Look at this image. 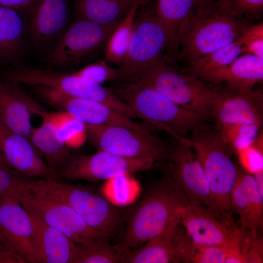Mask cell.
Listing matches in <instances>:
<instances>
[{
    "label": "cell",
    "mask_w": 263,
    "mask_h": 263,
    "mask_svg": "<svg viewBox=\"0 0 263 263\" xmlns=\"http://www.w3.org/2000/svg\"><path fill=\"white\" fill-rule=\"evenodd\" d=\"M189 203L171 176L156 181L148 188L129 217L123 237L114 248L124 254L140 246L179 220Z\"/></svg>",
    "instance_id": "cell-1"
},
{
    "label": "cell",
    "mask_w": 263,
    "mask_h": 263,
    "mask_svg": "<svg viewBox=\"0 0 263 263\" xmlns=\"http://www.w3.org/2000/svg\"><path fill=\"white\" fill-rule=\"evenodd\" d=\"M138 117L172 136L186 138L187 134L201 127L207 119L167 98L147 85L117 81L110 88Z\"/></svg>",
    "instance_id": "cell-2"
},
{
    "label": "cell",
    "mask_w": 263,
    "mask_h": 263,
    "mask_svg": "<svg viewBox=\"0 0 263 263\" xmlns=\"http://www.w3.org/2000/svg\"><path fill=\"white\" fill-rule=\"evenodd\" d=\"M25 183L39 193L66 203L89 226L109 239L117 233L123 221V211L92 187L35 178H27Z\"/></svg>",
    "instance_id": "cell-3"
},
{
    "label": "cell",
    "mask_w": 263,
    "mask_h": 263,
    "mask_svg": "<svg viewBox=\"0 0 263 263\" xmlns=\"http://www.w3.org/2000/svg\"><path fill=\"white\" fill-rule=\"evenodd\" d=\"M190 144L207 178L216 214L230 216V194L237 176L231 150L216 128L204 124L192 131Z\"/></svg>",
    "instance_id": "cell-4"
},
{
    "label": "cell",
    "mask_w": 263,
    "mask_h": 263,
    "mask_svg": "<svg viewBox=\"0 0 263 263\" xmlns=\"http://www.w3.org/2000/svg\"><path fill=\"white\" fill-rule=\"evenodd\" d=\"M247 25L242 17L212 10L193 13L180 33L178 57L189 62L234 41Z\"/></svg>",
    "instance_id": "cell-5"
},
{
    "label": "cell",
    "mask_w": 263,
    "mask_h": 263,
    "mask_svg": "<svg viewBox=\"0 0 263 263\" xmlns=\"http://www.w3.org/2000/svg\"><path fill=\"white\" fill-rule=\"evenodd\" d=\"M149 86L178 104L206 119L210 117L212 86L191 75L180 73L168 65L164 57L133 80Z\"/></svg>",
    "instance_id": "cell-6"
},
{
    "label": "cell",
    "mask_w": 263,
    "mask_h": 263,
    "mask_svg": "<svg viewBox=\"0 0 263 263\" xmlns=\"http://www.w3.org/2000/svg\"><path fill=\"white\" fill-rule=\"evenodd\" d=\"M25 177L17 186L13 197L27 211L62 232L75 244L109 238L89 226L70 206L39 193L25 183Z\"/></svg>",
    "instance_id": "cell-7"
},
{
    "label": "cell",
    "mask_w": 263,
    "mask_h": 263,
    "mask_svg": "<svg viewBox=\"0 0 263 263\" xmlns=\"http://www.w3.org/2000/svg\"><path fill=\"white\" fill-rule=\"evenodd\" d=\"M168 37L165 27L155 12L142 11L135 19L127 55L118 67L117 81L132 80L160 59L166 50Z\"/></svg>",
    "instance_id": "cell-8"
},
{
    "label": "cell",
    "mask_w": 263,
    "mask_h": 263,
    "mask_svg": "<svg viewBox=\"0 0 263 263\" xmlns=\"http://www.w3.org/2000/svg\"><path fill=\"white\" fill-rule=\"evenodd\" d=\"M87 138L98 150L127 158L166 160L168 147L147 130L112 125H86Z\"/></svg>",
    "instance_id": "cell-9"
},
{
    "label": "cell",
    "mask_w": 263,
    "mask_h": 263,
    "mask_svg": "<svg viewBox=\"0 0 263 263\" xmlns=\"http://www.w3.org/2000/svg\"><path fill=\"white\" fill-rule=\"evenodd\" d=\"M120 22L102 24L77 17L56 42L49 56L50 64L55 67L76 65L105 49Z\"/></svg>",
    "instance_id": "cell-10"
},
{
    "label": "cell",
    "mask_w": 263,
    "mask_h": 263,
    "mask_svg": "<svg viewBox=\"0 0 263 263\" xmlns=\"http://www.w3.org/2000/svg\"><path fill=\"white\" fill-rule=\"evenodd\" d=\"M180 222L190 240L202 246H216L240 251L243 232L230 217L217 215L200 205L189 203Z\"/></svg>",
    "instance_id": "cell-11"
},
{
    "label": "cell",
    "mask_w": 263,
    "mask_h": 263,
    "mask_svg": "<svg viewBox=\"0 0 263 263\" xmlns=\"http://www.w3.org/2000/svg\"><path fill=\"white\" fill-rule=\"evenodd\" d=\"M155 162L147 158H131L103 150L92 155H74L60 174L61 180L96 182L150 169Z\"/></svg>",
    "instance_id": "cell-12"
},
{
    "label": "cell",
    "mask_w": 263,
    "mask_h": 263,
    "mask_svg": "<svg viewBox=\"0 0 263 263\" xmlns=\"http://www.w3.org/2000/svg\"><path fill=\"white\" fill-rule=\"evenodd\" d=\"M166 160L171 176L187 196L189 203L202 206L215 214L209 185L203 168L187 138L175 139L168 147Z\"/></svg>",
    "instance_id": "cell-13"
},
{
    "label": "cell",
    "mask_w": 263,
    "mask_h": 263,
    "mask_svg": "<svg viewBox=\"0 0 263 263\" xmlns=\"http://www.w3.org/2000/svg\"><path fill=\"white\" fill-rule=\"evenodd\" d=\"M210 117L216 128L239 124L262 126L263 120V95L254 91H241L225 86H212Z\"/></svg>",
    "instance_id": "cell-14"
},
{
    "label": "cell",
    "mask_w": 263,
    "mask_h": 263,
    "mask_svg": "<svg viewBox=\"0 0 263 263\" xmlns=\"http://www.w3.org/2000/svg\"><path fill=\"white\" fill-rule=\"evenodd\" d=\"M36 91L45 103L68 113L86 125H112L138 130H147L103 103L71 96L46 87H38Z\"/></svg>",
    "instance_id": "cell-15"
},
{
    "label": "cell",
    "mask_w": 263,
    "mask_h": 263,
    "mask_svg": "<svg viewBox=\"0 0 263 263\" xmlns=\"http://www.w3.org/2000/svg\"><path fill=\"white\" fill-rule=\"evenodd\" d=\"M0 243L26 263H39L29 214L15 197L9 198L0 204Z\"/></svg>",
    "instance_id": "cell-16"
},
{
    "label": "cell",
    "mask_w": 263,
    "mask_h": 263,
    "mask_svg": "<svg viewBox=\"0 0 263 263\" xmlns=\"http://www.w3.org/2000/svg\"><path fill=\"white\" fill-rule=\"evenodd\" d=\"M0 154L8 167L26 176L61 180L30 139L0 121Z\"/></svg>",
    "instance_id": "cell-17"
},
{
    "label": "cell",
    "mask_w": 263,
    "mask_h": 263,
    "mask_svg": "<svg viewBox=\"0 0 263 263\" xmlns=\"http://www.w3.org/2000/svg\"><path fill=\"white\" fill-rule=\"evenodd\" d=\"M6 80L30 86H40L73 97L95 100L99 94L96 83L75 75L53 70L19 67L6 73Z\"/></svg>",
    "instance_id": "cell-18"
},
{
    "label": "cell",
    "mask_w": 263,
    "mask_h": 263,
    "mask_svg": "<svg viewBox=\"0 0 263 263\" xmlns=\"http://www.w3.org/2000/svg\"><path fill=\"white\" fill-rule=\"evenodd\" d=\"M21 84L0 82V121L10 129L29 138L33 116L40 117L45 110L21 88Z\"/></svg>",
    "instance_id": "cell-19"
},
{
    "label": "cell",
    "mask_w": 263,
    "mask_h": 263,
    "mask_svg": "<svg viewBox=\"0 0 263 263\" xmlns=\"http://www.w3.org/2000/svg\"><path fill=\"white\" fill-rule=\"evenodd\" d=\"M188 237L180 219L143 246L122 254L121 263H181Z\"/></svg>",
    "instance_id": "cell-20"
},
{
    "label": "cell",
    "mask_w": 263,
    "mask_h": 263,
    "mask_svg": "<svg viewBox=\"0 0 263 263\" xmlns=\"http://www.w3.org/2000/svg\"><path fill=\"white\" fill-rule=\"evenodd\" d=\"M30 9V31L35 43L45 47L57 41L67 27L66 0H35Z\"/></svg>",
    "instance_id": "cell-21"
},
{
    "label": "cell",
    "mask_w": 263,
    "mask_h": 263,
    "mask_svg": "<svg viewBox=\"0 0 263 263\" xmlns=\"http://www.w3.org/2000/svg\"><path fill=\"white\" fill-rule=\"evenodd\" d=\"M215 84L225 85L241 91H249L263 80V59L244 54L229 65L200 79Z\"/></svg>",
    "instance_id": "cell-22"
},
{
    "label": "cell",
    "mask_w": 263,
    "mask_h": 263,
    "mask_svg": "<svg viewBox=\"0 0 263 263\" xmlns=\"http://www.w3.org/2000/svg\"><path fill=\"white\" fill-rule=\"evenodd\" d=\"M29 214L33 227L39 263H69L75 244L61 231Z\"/></svg>",
    "instance_id": "cell-23"
},
{
    "label": "cell",
    "mask_w": 263,
    "mask_h": 263,
    "mask_svg": "<svg viewBox=\"0 0 263 263\" xmlns=\"http://www.w3.org/2000/svg\"><path fill=\"white\" fill-rule=\"evenodd\" d=\"M194 0H157L155 12L167 33L166 57L170 61L178 57L181 31L194 12Z\"/></svg>",
    "instance_id": "cell-24"
},
{
    "label": "cell",
    "mask_w": 263,
    "mask_h": 263,
    "mask_svg": "<svg viewBox=\"0 0 263 263\" xmlns=\"http://www.w3.org/2000/svg\"><path fill=\"white\" fill-rule=\"evenodd\" d=\"M42 120L39 127L33 129L29 139L45 158L50 169L59 177L74 155L58 136L52 123L46 118Z\"/></svg>",
    "instance_id": "cell-25"
},
{
    "label": "cell",
    "mask_w": 263,
    "mask_h": 263,
    "mask_svg": "<svg viewBox=\"0 0 263 263\" xmlns=\"http://www.w3.org/2000/svg\"><path fill=\"white\" fill-rule=\"evenodd\" d=\"M134 5L131 0H77V17L102 24L121 22Z\"/></svg>",
    "instance_id": "cell-26"
},
{
    "label": "cell",
    "mask_w": 263,
    "mask_h": 263,
    "mask_svg": "<svg viewBox=\"0 0 263 263\" xmlns=\"http://www.w3.org/2000/svg\"><path fill=\"white\" fill-rule=\"evenodd\" d=\"M23 24L17 10L0 6V58H15L23 44Z\"/></svg>",
    "instance_id": "cell-27"
},
{
    "label": "cell",
    "mask_w": 263,
    "mask_h": 263,
    "mask_svg": "<svg viewBox=\"0 0 263 263\" xmlns=\"http://www.w3.org/2000/svg\"><path fill=\"white\" fill-rule=\"evenodd\" d=\"M181 263H244V261L239 251L221 246L200 245L188 236L183 247Z\"/></svg>",
    "instance_id": "cell-28"
},
{
    "label": "cell",
    "mask_w": 263,
    "mask_h": 263,
    "mask_svg": "<svg viewBox=\"0 0 263 263\" xmlns=\"http://www.w3.org/2000/svg\"><path fill=\"white\" fill-rule=\"evenodd\" d=\"M139 7L134 5L110 36L105 49V60L119 67L123 61L132 36Z\"/></svg>",
    "instance_id": "cell-29"
},
{
    "label": "cell",
    "mask_w": 263,
    "mask_h": 263,
    "mask_svg": "<svg viewBox=\"0 0 263 263\" xmlns=\"http://www.w3.org/2000/svg\"><path fill=\"white\" fill-rule=\"evenodd\" d=\"M40 117L52 123L58 136L68 148L76 149L85 143L87 138L86 125L68 113L61 111L55 113L45 111Z\"/></svg>",
    "instance_id": "cell-30"
},
{
    "label": "cell",
    "mask_w": 263,
    "mask_h": 263,
    "mask_svg": "<svg viewBox=\"0 0 263 263\" xmlns=\"http://www.w3.org/2000/svg\"><path fill=\"white\" fill-rule=\"evenodd\" d=\"M242 54V46L236 40L232 43L189 62V71L201 79L212 72L231 64Z\"/></svg>",
    "instance_id": "cell-31"
},
{
    "label": "cell",
    "mask_w": 263,
    "mask_h": 263,
    "mask_svg": "<svg viewBox=\"0 0 263 263\" xmlns=\"http://www.w3.org/2000/svg\"><path fill=\"white\" fill-rule=\"evenodd\" d=\"M119 253L107 239L75 244L69 263H121Z\"/></svg>",
    "instance_id": "cell-32"
},
{
    "label": "cell",
    "mask_w": 263,
    "mask_h": 263,
    "mask_svg": "<svg viewBox=\"0 0 263 263\" xmlns=\"http://www.w3.org/2000/svg\"><path fill=\"white\" fill-rule=\"evenodd\" d=\"M256 185V179L252 173L244 168H237V176L231 192L230 199L232 209L240 216V229L242 231L246 226Z\"/></svg>",
    "instance_id": "cell-33"
},
{
    "label": "cell",
    "mask_w": 263,
    "mask_h": 263,
    "mask_svg": "<svg viewBox=\"0 0 263 263\" xmlns=\"http://www.w3.org/2000/svg\"><path fill=\"white\" fill-rule=\"evenodd\" d=\"M261 126L254 124L227 125L217 129L226 145L237 151L254 143L259 135Z\"/></svg>",
    "instance_id": "cell-34"
},
{
    "label": "cell",
    "mask_w": 263,
    "mask_h": 263,
    "mask_svg": "<svg viewBox=\"0 0 263 263\" xmlns=\"http://www.w3.org/2000/svg\"><path fill=\"white\" fill-rule=\"evenodd\" d=\"M253 175L256 179V188L248 212L246 226L243 232H247L252 237L256 238L261 236L259 233L262 230L263 224V170Z\"/></svg>",
    "instance_id": "cell-35"
},
{
    "label": "cell",
    "mask_w": 263,
    "mask_h": 263,
    "mask_svg": "<svg viewBox=\"0 0 263 263\" xmlns=\"http://www.w3.org/2000/svg\"><path fill=\"white\" fill-rule=\"evenodd\" d=\"M263 9V0H216L214 10L236 17L258 18Z\"/></svg>",
    "instance_id": "cell-36"
},
{
    "label": "cell",
    "mask_w": 263,
    "mask_h": 263,
    "mask_svg": "<svg viewBox=\"0 0 263 263\" xmlns=\"http://www.w3.org/2000/svg\"><path fill=\"white\" fill-rule=\"evenodd\" d=\"M236 40L242 46V54L263 59V23L246 25Z\"/></svg>",
    "instance_id": "cell-37"
},
{
    "label": "cell",
    "mask_w": 263,
    "mask_h": 263,
    "mask_svg": "<svg viewBox=\"0 0 263 263\" xmlns=\"http://www.w3.org/2000/svg\"><path fill=\"white\" fill-rule=\"evenodd\" d=\"M73 73L99 84L109 81H117L120 75L118 68L112 67L105 59L89 64Z\"/></svg>",
    "instance_id": "cell-38"
},
{
    "label": "cell",
    "mask_w": 263,
    "mask_h": 263,
    "mask_svg": "<svg viewBox=\"0 0 263 263\" xmlns=\"http://www.w3.org/2000/svg\"><path fill=\"white\" fill-rule=\"evenodd\" d=\"M261 236L252 237L248 232H243L240 251L244 263H263V244Z\"/></svg>",
    "instance_id": "cell-39"
},
{
    "label": "cell",
    "mask_w": 263,
    "mask_h": 263,
    "mask_svg": "<svg viewBox=\"0 0 263 263\" xmlns=\"http://www.w3.org/2000/svg\"><path fill=\"white\" fill-rule=\"evenodd\" d=\"M26 176L10 168L0 167V204L13 197L17 186Z\"/></svg>",
    "instance_id": "cell-40"
},
{
    "label": "cell",
    "mask_w": 263,
    "mask_h": 263,
    "mask_svg": "<svg viewBox=\"0 0 263 263\" xmlns=\"http://www.w3.org/2000/svg\"><path fill=\"white\" fill-rule=\"evenodd\" d=\"M254 142L249 147L237 151L244 169L253 174L263 170L262 147L255 145Z\"/></svg>",
    "instance_id": "cell-41"
},
{
    "label": "cell",
    "mask_w": 263,
    "mask_h": 263,
    "mask_svg": "<svg viewBox=\"0 0 263 263\" xmlns=\"http://www.w3.org/2000/svg\"><path fill=\"white\" fill-rule=\"evenodd\" d=\"M0 263H26L19 256L0 243Z\"/></svg>",
    "instance_id": "cell-42"
},
{
    "label": "cell",
    "mask_w": 263,
    "mask_h": 263,
    "mask_svg": "<svg viewBox=\"0 0 263 263\" xmlns=\"http://www.w3.org/2000/svg\"><path fill=\"white\" fill-rule=\"evenodd\" d=\"M35 0H0V6L16 10L30 8Z\"/></svg>",
    "instance_id": "cell-43"
},
{
    "label": "cell",
    "mask_w": 263,
    "mask_h": 263,
    "mask_svg": "<svg viewBox=\"0 0 263 263\" xmlns=\"http://www.w3.org/2000/svg\"><path fill=\"white\" fill-rule=\"evenodd\" d=\"M216 0H194V12L203 13L214 10Z\"/></svg>",
    "instance_id": "cell-44"
},
{
    "label": "cell",
    "mask_w": 263,
    "mask_h": 263,
    "mask_svg": "<svg viewBox=\"0 0 263 263\" xmlns=\"http://www.w3.org/2000/svg\"><path fill=\"white\" fill-rule=\"evenodd\" d=\"M132 2L135 5L140 6H144L146 5L150 0H131Z\"/></svg>",
    "instance_id": "cell-45"
},
{
    "label": "cell",
    "mask_w": 263,
    "mask_h": 263,
    "mask_svg": "<svg viewBox=\"0 0 263 263\" xmlns=\"http://www.w3.org/2000/svg\"><path fill=\"white\" fill-rule=\"evenodd\" d=\"M0 167L9 168L0 154Z\"/></svg>",
    "instance_id": "cell-46"
}]
</instances>
